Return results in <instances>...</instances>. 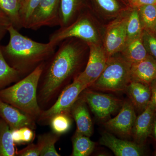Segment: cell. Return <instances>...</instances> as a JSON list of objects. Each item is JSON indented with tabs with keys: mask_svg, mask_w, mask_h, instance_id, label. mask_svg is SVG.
Returning <instances> with one entry per match:
<instances>
[{
	"mask_svg": "<svg viewBox=\"0 0 156 156\" xmlns=\"http://www.w3.org/2000/svg\"><path fill=\"white\" fill-rule=\"evenodd\" d=\"M84 41L75 38L66 39L44 62L37 88V100L42 110L53 105L72 78L80 73L84 63L86 48Z\"/></svg>",
	"mask_w": 156,
	"mask_h": 156,
	"instance_id": "6da1fadb",
	"label": "cell"
},
{
	"mask_svg": "<svg viewBox=\"0 0 156 156\" xmlns=\"http://www.w3.org/2000/svg\"><path fill=\"white\" fill-rule=\"evenodd\" d=\"M8 33L9 43L1 45V50L7 62L17 70L22 78L48 60L57 48V45L50 42L35 41L20 34L12 25Z\"/></svg>",
	"mask_w": 156,
	"mask_h": 156,
	"instance_id": "7a4b0ae2",
	"label": "cell"
},
{
	"mask_svg": "<svg viewBox=\"0 0 156 156\" xmlns=\"http://www.w3.org/2000/svg\"><path fill=\"white\" fill-rule=\"evenodd\" d=\"M44 63L13 86L0 90V100L18 109L36 121L42 111L38 102L37 88Z\"/></svg>",
	"mask_w": 156,
	"mask_h": 156,
	"instance_id": "3957f363",
	"label": "cell"
},
{
	"mask_svg": "<svg viewBox=\"0 0 156 156\" xmlns=\"http://www.w3.org/2000/svg\"><path fill=\"white\" fill-rule=\"evenodd\" d=\"M131 64L124 57H109L105 69L89 88L108 92L126 90L131 81Z\"/></svg>",
	"mask_w": 156,
	"mask_h": 156,
	"instance_id": "277c9868",
	"label": "cell"
},
{
	"mask_svg": "<svg viewBox=\"0 0 156 156\" xmlns=\"http://www.w3.org/2000/svg\"><path fill=\"white\" fill-rule=\"evenodd\" d=\"M70 38L80 39L87 43L96 44L98 35L92 20L86 14H80L69 25L60 27L49 36V42L57 46L62 41Z\"/></svg>",
	"mask_w": 156,
	"mask_h": 156,
	"instance_id": "5b68a950",
	"label": "cell"
},
{
	"mask_svg": "<svg viewBox=\"0 0 156 156\" xmlns=\"http://www.w3.org/2000/svg\"><path fill=\"white\" fill-rule=\"evenodd\" d=\"M86 86L74 79L72 83L68 85L57 98L52 106L45 110H42L37 122L41 125H47L51 118L62 113H70L73 105L85 89Z\"/></svg>",
	"mask_w": 156,
	"mask_h": 156,
	"instance_id": "8992f818",
	"label": "cell"
},
{
	"mask_svg": "<svg viewBox=\"0 0 156 156\" xmlns=\"http://www.w3.org/2000/svg\"><path fill=\"white\" fill-rule=\"evenodd\" d=\"M87 44L89 48V55L87 65L84 70L74 79L83 84L88 89L103 72L109 57L104 49L98 43Z\"/></svg>",
	"mask_w": 156,
	"mask_h": 156,
	"instance_id": "52a82bcc",
	"label": "cell"
},
{
	"mask_svg": "<svg viewBox=\"0 0 156 156\" xmlns=\"http://www.w3.org/2000/svg\"><path fill=\"white\" fill-rule=\"evenodd\" d=\"M93 114L100 120L107 119L122 105V100L103 93L85 89L80 95Z\"/></svg>",
	"mask_w": 156,
	"mask_h": 156,
	"instance_id": "ba28073f",
	"label": "cell"
},
{
	"mask_svg": "<svg viewBox=\"0 0 156 156\" xmlns=\"http://www.w3.org/2000/svg\"><path fill=\"white\" fill-rule=\"evenodd\" d=\"M59 2L60 0H41L26 28L37 30L44 27L59 26Z\"/></svg>",
	"mask_w": 156,
	"mask_h": 156,
	"instance_id": "9c48e42d",
	"label": "cell"
},
{
	"mask_svg": "<svg viewBox=\"0 0 156 156\" xmlns=\"http://www.w3.org/2000/svg\"><path fill=\"white\" fill-rule=\"evenodd\" d=\"M135 109L130 100L123 102L117 116L107 121L104 126L110 131L124 137L131 136L136 118Z\"/></svg>",
	"mask_w": 156,
	"mask_h": 156,
	"instance_id": "30bf717a",
	"label": "cell"
},
{
	"mask_svg": "<svg viewBox=\"0 0 156 156\" xmlns=\"http://www.w3.org/2000/svg\"><path fill=\"white\" fill-rule=\"evenodd\" d=\"M127 20L128 17L117 20L107 30L104 49L108 57L121 52L127 41Z\"/></svg>",
	"mask_w": 156,
	"mask_h": 156,
	"instance_id": "8fae6325",
	"label": "cell"
},
{
	"mask_svg": "<svg viewBox=\"0 0 156 156\" xmlns=\"http://www.w3.org/2000/svg\"><path fill=\"white\" fill-rule=\"evenodd\" d=\"M99 143L108 148L117 156H140L144 154L143 145L119 139L108 132L101 134Z\"/></svg>",
	"mask_w": 156,
	"mask_h": 156,
	"instance_id": "7c38bea8",
	"label": "cell"
},
{
	"mask_svg": "<svg viewBox=\"0 0 156 156\" xmlns=\"http://www.w3.org/2000/svg\"><path fill=\"white\" fill-rule=\"evenodd\" d=\"M0 118L4 120L11 130L22 127L35 130L36 121L19 109L0 100Z\"/></svg>",
	"mask_w": 156,
	"mask_h": 156,
	"instance_id": "4fadbf2b",
	"label": "cell"
},
{
	"mask_svg": "<svg viewBox=\"0 0 156 156\" xmlns=\"http://www.w3.org/2000/svg\"><path fill=\"white\" fill-rule=\"evenodd\" d=\"M155 113L153 107L150 102L146 108L136 117L131 133L134 142L144 145L151 134Z\"/></svg>",
	"mask_w": 156,
	"mask_h": 156,
	"instance_id": "5bb4252c",
	"label": "cell"
},
{
	"mask_svg": "<svg viewBox=\"0 0 156 156\" xmlns=\"http://www.w3.org/2000/svg\"><path fill=\"white\" fill-rule=\"evenodd\" d=\"M70 114L75 121L76 131L90 137L93 133V125L87 103L80 96L73 105Z\"/></svg>",
	"mask_w": 156,
	"mask_h": 156,
	"instance_id": "9a60e30c",
	"label": "cell"
},
{
	"mask_svg": "<svg viewBox=\"0 0 156 156\" xmlns=\"http://www.w3.org/2000/svg\"><path fill=\"white\" fill-rule=\"evenodd\" d=\"M131 81L149 86L156 79V62L149 55L139 62L131 65Z\"/></svg>",
	"mask_w": 156,
	"mask_h": 156,
	"instance_id": "2e32d148",
	"label": "cell"
},
{
	"mask_svg": "<svg viewBox=\"0 0 156 156\" xmlns=\"http://www.w3.org/2000/svg\"><path fill=\"white\" fill-rule=\"evenodd\" d=\"M126 91L135 109L140 111H143L150 102L151 91L149 85L131 81Z\"/></svg>",
	"mask_w": 156,
	"mask_h": 156,
	"instance_id": "e0dca14e",
	"label": "cell"
},
{
	"mask_svg": "<svg viewBox=\"0 0 156 156\" xmlns=\"http://www.w3.org/2000/svg\"><path fill=\"white\" fill-rule=\"evenodd\" d=\"M121 52L123 57L131 65L142 61L148 55L143 43L142 35L127 40Z\"/></svg>",
	"mask_w": 156,
	"mask_h": 156,
	"instance_id": "ac0fdd59",
	"label": "cell"
},
{
	"mask_svg": "<svg viewBox=\"0 0 156 156\" xmlns=\"http://www.w3.org/2000/svg\"><path fill=\"white\" fill-rule=\"evenodd\" d=\"M79 0H60L59 27H64L73 22L78 17Z\"/></svg>",
	"mask_w": 156,
	"mask_h": 156,
	"instance_id": "d6986e66",
	"label": "cell"
},
{
	"mask_svg": "<svg viewBox=\"0 0 156 156\" xmlns=\"http://www.w3.org/2000/svg\"><path fill=\"white\" fill-rule=\"evenodd\" d=\"M22 0H0V10L9 17L12 26L20 30L23 28L20 11Z\"/></svg>",
	"mask_w": 156,
	"mask_h": 156,
	"instance_id": "ffe728a7",
	"label": "cell"
},
{
	"mask_svg": "<svg viewBox=\"0 0 156 156\" xmlns=\"http://www.w3.org/2000/svg\"><path fill=\"white\" fill-rule=\"evenodd\" d=\"M14 144L10 127L0 118V156H16Z\"/></svg>",
	"mask_w": 156,
	"mask_h": 156,
	"instance_id": "44dd1931",
	"label": "cell"
},
{
	"mask_svg": "<svg viewBox=\"0 0 156 156\" xmlns=\"http://www.w3.org/2000/svg\"><path fill=\"white\" fill-rule=\"evenodd\" d=\"M0 44V90L5 89L13 83H16L22 77L20 73L11 67L3 56Z\"/></svg>",
	"mask_w": 156,
	"mask_h": 156,
	"instance_id": "7402d4cb",
	"label": "cell"
},
{
	"mask_svg": "<svg viewBox=\"0 0 156 156\" xmlns=\"http://www.w3.org/2000/svg\"><path fill=\"white\" fill-rule=\"evenodd\" d=\"M60 135L52 132L40 134L38 136L37 144L40 149V156H59L55 145Z\"/></svg>",
	"mask_w": 156,
	"mask_h": 156,
	"instance_id": "603a6c76",
	"label": "cell"
},
{
	"mask_svg": "<svg viewBox=\"0 0 156 156\" xmlns=\"http://www.w3.org/2000/svg\"><path fill=\"white\" fill-rule=\"evenodd\" d=\"M73 151L71 156H88L93 151L95 143L89 136L79 133L76 131L73 136Z\"/></svg>",
	"mask_w": 156,
	"mask_h": 156,
	"instance_id": "cb8c5ba5",
	"label": "cell"
},
{
	"mask_svg": "<svg viewBox=\"0 0 156 156\" xmlns=\"http://www.w3.org/2000/svg\"><path fill=\"white\" fill-rule=\"evenodd\" d=\"M70 113H62L53 116L49 121L52 131L61 136L69 131L71 127L72 121Z\"/></svg>",
	"mask_w": 156,
	"mask_h": 156,
	"instance_id": "d4e9b609",
	"label": "cell"
},
{
	"mask_svg": "<svg viewBox=\"0 0 156 156\" xmlns=\"http://www.w3.org/2000/svg\"><path fill=\"white\" fill-rule=\"evenodd\" d=\"M137 10L143 29L151 31L156 21V4L140 6Z\"/></svg>",
	"mask_w": 156,
	"mask_h": 156,
	"instance_id": "484cf974",
	"label": "cell"
},
{
	"mask_svg": "<svg viewBox=\"0 0 156 156\" xmlns=\"http://www.w3.org/2000/svg\"><path fill=\"white\" fill-rule=\"evenodd\" d=\"M143 31V29L140 22L138 10L135 9L131 12L128 17L127 40L141 36Z\"/></svg>",
	"mask_w": 156,
	"mask_h": 156,
	"instance_id": "4316f807",
	"label": "cell"
},
{
	"mask_svg": "<svg viewBox=\"0 0 156 156\" xmlns=\"http://www.w3.org/2000/svg\"><path fill=\"white\" fill-rule=\"evenodd\" d=\"M12 138L17 144H30L35 137L34 130L28 127H22L11 130Z\"/></svg>",
	"mask_w": 156,
	"mask_h": 156,
	"instance_id": "83f0119b",
	"label": "cell"
},
{
	"mask_svg": "<svg viewBox=\"0 0 156 156\" xmlns=\"http://www.w3.org/2000/svg\"><path fill=\"white\" fill-rule=\"evenodd\" d=\"M41 0H23L20 11V19L23 28H26L31 15Z\"/></svg>",
	"mask_w": 156,
	"mask_h": 156,
	"instance_id": "f1b7e54d",
	"label": "cell"
},
{
	"mask_svg": "<svg viewBox=\"0 0 156 156\" xmlns=\"http://www.w3.org/2000/svg\"><path fill=\"white\" fill-rule=\"evenodd\" d=\"M142 40L148 54L156 62V37L150 31L143 30Z\"/></svg>",
	"mask_w": 156,
	"mask_h": 156,
	"instance_id": "f546056e",
	"label": "cell"
},
{
	"mask_svg": "<svg viewBox=\"0 0 156 156\" xmlns=\"http://www.w3.org/2000/svg\"><path fill=\"white\" fill-rule=\"evenodd\" d=\"M101 8L109 13H114L119 11V6L116 0H96Z\"/></svg>",
	"mask_w": 156,
	"mask_h": 156,
	"instance_id": "4dcf8cb0",
	"label": "cell"
},
{
	"mask_svg": "<svg viewBox=\"0 0 156 156\" xmlns=\"http://www.w3.org/2000/svg\"><path fill=\"white\" fill-rule=\"evenodd\" d=\"M16 156H39L40 149L38 145L33 143L29 144L27 147L21 150L16 152Z\"/></svg>",
	"mask_w": 156,
	"mask_h": 156,
	"instance_id": "1f68e13d",
	"label": "cell"
},
{
	"mask_svg": "<svg viewBox=\"0 0 156 156\" xmlns=\"http://www.w3.org/2000/svg\"><path fill=\"white\" fill-rule=\"evenodd\" d=\"M12 25L9 17L0 10V41L8 33V30Z\"/></svg>",
	"mask_w": 156,
	"mask_h": 156,
	"instance_id": "d6a6232c",
	"label": "cell"
},
{
	"mask_svg": "<svg viewBox=\"0 0 156 156\" xmlns=\"http://www.w3.org/2000/svg\"><path fill=\"white\" fill-rule=\"evenodd\" d=\"M151 91L150 103L153 107L156 113V79L154 80L149 85Z\"/></svg>",
	"mask_w": 156,
	"mask_h": 156,
	"instance_id": "836d02e7",
	"label": "cell"
},
{
	"mask_svg": "<svg viewBox=\"0 0 156 156\" xmlns=\"http://www.w3.org/2000/svg\"><path fill=\"white\" fill-rule=\"evenodd\" d=\"M134 1L138 7L146 5L156 4L155 0H134Z\"/></svg>",
	"mask_w": 156,
	"mask_h": 156,
	"instance_id": "e575fe53",
	"label": "cell"
},
{
	"mask_svg": "<svg viewBox=\"0 0 156 156\" xmlns=\"http://www.w3.org/2000/svg\"><path fill=\"white\" fill-rule=\"evenodd\" d=\"M151 134L154 136V138L156 140V113L155 115L154 119L153 125L152 130Z\"/></svg>",
	"mask_w": 156,
	"mask_h": 156,
	"instance_id": "d590c367",
	"label": "cell"
},
{
	"mask_svg": "<svg viewBox=\"0 0 156 156\" xmlns=\"http://www.w3.org/2000/svg\"><path fill=\"white\" fill-rule=\"evenodd\" d=\"M151 31V32L156 37V21L155 23L154 24L153 27L151 30V31Z\"/></svg>",
	"mask_w": 156,
	"mask_h": 156,
	"instance_id": "8d00e7d4",
	"label": "cell"
},
{
	"mask_svg": "<svg viewBox=\"0 0 156 156\" xmlns=\"http://www.w3.org/2000/svg\"><path fill=\"white\" fill-rule=\"evenodd\" d=\"M154 155L156 156V151L155 152Z\"/></svg>",
	"mask_w": 156,
	"mask_h": 156,
	"instance_id": "74e56055",
	"label": "cell"
},
{
	"mask_svg": "<svg viewBox=\"0 0 156 156\" xmlns=\"http://www.w3.org/2000/svg\"><path fill=\"white\" fill-rule=\"evenodd\" d=\"M155 1H156V0H155Z\"/></svg>",
	"mask_w": 156,
	"mask_h": 156,
	"instance_id": "f35d334b",
	"label": "cell"
},
{
	"mask_svg": "<svg viewBox=\"0 0 156 156\" xmlns=\"http://www.w3.org/2000/svg\"><path fill=\"white\" fill-rule=\"evenodd\" d=\"M22 1H23V0H22Z\"/></svg>",
	"mask_w": 156,
	"mask_h": 156,
	"instance_id": "ab89813d",
	"label": "cell"
}]
</instances>
